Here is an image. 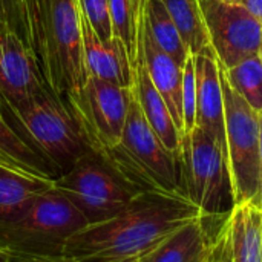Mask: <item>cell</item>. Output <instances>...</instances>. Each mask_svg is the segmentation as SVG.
I'll return each instance as SVG.
<instances>
[{
    "mask_svg": "<svg viewBox=\"0 0 262 262\" xmlns=\"http://www.w3.org/2000/svg\"><path fill=\"white\" fill-rule=\"evenodd\" d=\"M201 216L200 207L184 193L141 192L117 215L72 235L58 258L68 262L135 261Z\"/></svg>",
    "mask_w": 262,
    "mask_h": 262,
    "instance_id": "obj_1",
    "label": "cell"
},
{
    "mask_svg": "<svg viewBox=\"0 0 262 262\" xmlns=\"http://www.w3.org/2000/svg\"><path fill=\"white\" fill-rule=\"evenodd\" d=\"M29 41L46 86L61 100L88 80L78 0H26Z\"/></svg>",
    "mask_w": 262,
    "mask_h": 262,
    "instance_id": "obj_2",
    "label": "cell"
},
{
    "mask_svg": "<svg viewBox=\"0 0 262 262\" xmlns=\"http://www.w3.org/2000/svg\"><path fill=\"white\" fill-rule=\"evenodd\" d=\"M2 117L8 123L14 121L11 126L17 134L58 172V177L94 150L71 109L49 88L17 106L2 107Z\"/></svg>",
    "mask_w": 262,
    "mask_h": 262,
    "instance_id": "obj_3",
    "label": "cell"
},
{
    "mask_svg": "<svg viewBox=\"0 0 262 262\" xmlns=\"http://www.w3.org/2000/svg\"><path fill=\"white\" fill-rule=\"evenodd\" d=\"M84 226V216L52 186L25 209L0 221V244L23 256L58 258L68 239Z\"/></svg>",
    "mask_w": 262,
    "mask_h": 262,
    "instance_id": "obj_4",
    "label": "cell"
},
{
    "mask_svg": "<svg viewBox=\"0 0 262 262\" xmlns=\"http://www.w3.org/2000/svg\"><path fill=\"white\" fill-rule=\"evenodd\" d=\"M106 158L141 192L186 195L181 157L164 147L143 115L134 92L121 140Z\"/></svg>",
    "mask_w": 262,
    "mask_h": 262,
    "instance_id": "obj_5",
    "label": "cell"
},
{
    "mask_svg": "<svg viewBox=\"0 0 262 262\" xmlns=\"http://www.w3.org/2000/svg\"><path fill=\"white\" fill-rule=\"evenodd\" d=\"M54 187L74 204L88 224L117 215L141 193L106 157L95 150L55 178Z\"/></svg>",
    "mask_w": 262,
    "mask_h": 262,
    "instance_id": "obj_6",
    "label": "cell"
},
{
    "mask_svg": "<svg viewBox=\"0 0 262 262\" xmlns=\"http://www.w3.org/2000/svg\"><path fill=\"white\" fill-rule=\"evenodd\" d=\"M186 195L206 218H227L235 207L229 161L220 144L195 126L181 144Z\"/></svg>",
    "mask_w": 262,
    "mask_h": 262,
    "instance_id": "obj_7",
    "label": "cell"
},
{
    "mask_svg": "<svg viewBox=\"0 0 262 262\" xmlns=\"http://www.w3.org/2000/svg\"><path fill=\"white\" fill-rule=\"evenodd\" d=\"M227 161L232 178L235 204H258L262 207L261 157H259V112L232 89L220 69Z\"/></svg>",
    "mask_w": 262,
    "mask_h": 262,
    "instance_id": "obj_8",
    "label": "cell"
},
{
    "mask_svg": "<svg viewBox=\"0 0 262 262\" xmlns=\"http://www.w3.org/2000/svg\"><path fill=\"white\" fill-rule=\"evenodd\" d=\"M132 88H120L94 77L63 100L84 130L92 149L106 157L121 140Z\"/></svg>",
    "mask_w": 262,
    "mask_h": 262,
    "instance_id": "obj_9",
    "label": "cell"
},
{
    "mask_svg": "<svg viewBox=\"0 0 262 262\" xmlns=\"http://www.w3.org/2000/svg\"><path fill=\"white\" fill-rule=\"evenodd\" d=\"M196 2L220 66L229 69L258 54L262 45V23L244 6L227 0Z\"/></svg>",
    "mask_w": 262,
    "mask_h": 262,
    "instance_id": "obj_10",
    "label": "cell"
},
{
    "mask_svg": "<svg viewBox=\"0 0 262 262\" xmlns=\"http://www.w3.org/2000/svg\"><path fill=\"white\" fill-rule=\"evenodd\" d=\"M45 88L31 48L0 23V114L2 107L17 106Z\"/></svg>",
    "mask_w": 262,
    "mask_h": 262,
    "instance_id": "obj_11",
    "label": "cell"
},
{
    "mask_svg": "<svg viewBox=\"0 0 262 262\" xmlns=\"http://www.w3.org/2000/svg\"><path fill=\"white\" fill-rule=\"evenodd\" d=\"M196 78V120L195 126L206 130L227 157L224 97L220 64L213 49L193 55Z\"/></svg>",
    "mask_w": 262,
    "mask_h": 262,
    "instance_id": "obj_12",
    "label": "cell"
},
{
    "mask_svg": "<svg viewBox=\"0 0 262 262\" xmlns=\"http://www.w3.org/2000/svg\"><path fill=\"white\" fill-rule=\"evenodd\" d=\"M80 21L88 77L130 89L134 86V72L124 43L115 35L107 41H103L92 29L81 11Z\"/></svg>",
    "mask_w": 262,
    "mask_h": 262,
    "instance_id": "obj_13",
    "label": "cell"
},
{
    "mask_svg": "<svg viewBox=\"0 0 262 262\" xmlns=\"http://www.w3.org/2000/svg\"><path fill=\"white\" fill-rule=\"evenodd\" d=\"M138 46L141 48L143 58L149 72V77L169 107V112L178 127L181 137H184L183 121V68L167 55L154 40L144 17L138 29Z\"/></svg>",
    "mask_w": 262,
    "mask_h": 262,
    "instance_id": "obj_14",
    "label": "cell"
},
{
    "mask_svg": "<svg viewBox=\"0 0 262 262\" xmlns=\"http://www.w3.org/2000/svg\"><path fill=\"white\" fill-rule=\"evenodd\" d=\"M132 72H134V86L132 92L143 111V115L146 117L149 126L154 129L157 137L161 140L164 147L172 152L177 157H181V144H183V137L175 126V121L169 112L167 104L164 103L163 97L154 86L144 58L141 48L138 46L137 58L132 64Z\"/></svg>",
    "mask_w": 262,
    "mask_h": 262,
    "instance_id": "obj_15",
    "label": "cell"
},
{
    "mask_svg": "<svg viewBox=\"0 0 262 262\" xmlns=\"http://www.w3.org/2000/svg\"><path fill=\"white\" fill-rule=\"evenodd\" d=\"M215 236L209 233L206 216H201L141 256L140 262H207Z\"/></svg>",
    "mask_w": 262,
    "mask_h": 262,
    "instance_id": "obj_16",
    "label": "cell"
},
{
    "mask_svg": "<svg viewBox=\"0 0 262 262\" xmlns=\"http://www.w3.org/2000/svg\"><path fill=\"white\" fill-rule=\"evenodd\" d=\"M0 167L38 180L54 181L58 172L34 150L0 115Z\"/></svg>",
    "mask_w": 262,
    "mask_h": 262,
    "instance_id": "obj_17",
    "label": "cell"
},
{
    "mask_svg": "<svg viewBox=\"0 0 262 262\" xmlns=\"http://www.w3.org/2000/svg\"><path fill=\"white\" fill-rule=\"evenodd\" d=\"M233 262H262V207L235 204L227 216Z\"/></svg>",
    "mask_w": 262,
    "mask_h": 262,
    "instance_id": "obj_18",
    "label": "cell"
},
{
    "mask_svg": "<svg viewBox=\"0 0 262 262\" xmlns=\"http://www.w3.org/2000/svg\"><path fill=\"white\" fill-rule=\"evenodd\" d=\"M52 186L54 181L25 177L0 167V221L25 209Z\"/></svg>",
    "mask_w": 262,
    "mask_h": 262,
    "instance_id": "obj_19",
    "label": "cell"
},
{
    "mask_svg": "<svg viewBox=\"0 0 262 262\" xmlns=\"http://www.w3.org/2000/svg\"><path fill=\"white\" fill-rule=\"evenodd\" d=\"M144 21L157 45L170 55L178 66L184 68L190 51L161 0H147L144 8Z\"/></svg>",
    "mask_w": 262,
    "mask_h": 262,
    "instance_id": "obj_20",
    "label": "cell"
},
{
    "mask_svg": "<svg viewBox=\"0 0 262 262\" xmlns=\"http://www.w3.org/2000/svg\"><path fill=\"white\" fill-rule=\"evenodd\" d=\"M192 55L212 49L196 0H161Z\"/></svg>",
    "mask_w": 262,
    "mask_h": 262,
    "instance_id": "obj_21",
    "label": "cell"
},
{
    "mask_svg": "<svg viewBox=\"0 0 262 262\" xmlns=\"http://www.w3.org/2000/svg\"><path fill=\"white\" fill-rule=\"evenodd\" d=\"M223 75L256 112H262V63L259 55H250L233 68L220 66Z\"/></svg>",
    "mask_w": 262,
    "mask_h": 262,
    "instance_id": "obj_22",
    "label": "cell"
},
{
    "mask_svg": "<svg viewBox=\"0 0 262 262\" xmlns=\"http://www.w3.org/2000/svg\"><path fill=\"white\" fill-rule=\"evenodd\" d=\"M109 14L112 21V32L118 37L129 54L130 63L134 64L138 52V25L135 21L132 2L130 0H107Z\"/></svg>",
    "mask_w": 262,
    "mask_h": 262,
    "instance_id": "obj_23",
    "label": "cell"
},
{
    "mask_svg": "<svg viewBox=\"0 0 262 262\" xmlns=\"http://www.w3.org/2000/svg\"><path fill=\"white\" fill-rule=\"evenodd\" d=\"M196 120V78H195V61L190 54L183 68V121L184 137L195 127ZM183 137V138H184Z\"/></svg>",
    "mask_w": 262,
    "mask_h": 262,
    "instance_id": "obj_24",
    "label": "cell"
},
{
    "mask_svg": "<svg viewBox=\"0 0 262 262\" xmlns=\"http://www.w3.org/2000/svg\"><path fill=\"white\" fill-rule=\"evenodd\" d=\"M0 23L8 26L31 48L26 0H0Z\"/></svg>",
    "mask_w": 262,
    "mask_h": 262,
    "instance_id": "obj_25",
    "label": "cell"
},
{
    "mask_svg": "<svg viewBox=\"0 0 262 262\" xmlns=\"http://www.w3.org/2000/svg\"><path fill=\"white\" fill-rule=\"evenodd\" d=\"M78 6L92 29L103 41H107L114 37L107 0H78Z\"/></svg>",
    "mask_w": 262,
    "mask_h": 262,
    "instance_id": "obj_26",
    "label": "cell"
},
{
    "mask_svg": "<svg viewBox=\"0 0 262 262\" xmlns=\"http://www.w3.org/2000/svg\"><path fill=\"white\" fill-rule=\"evenodd\" d=\"M209 262H233L232 255V243H230V230L227 218L223 221L212 246Z\"/></svg>",
    "mask_w": 262,
    "mask_h": 262,
    "instance_id": "obj_27",
    "label": "cell"
},
{
    "mask_svg": "<svg viewBox=\"0 0 262 262\" xmlns=\"http://www.w3.org/2000/svg\"><path fill=\"white\" fill-rule=\"evenodd\" d=\"M235 3L244 6L258 21L262 23V0H236Z\"/></svg>",
    "mask_w": 262,
    "mask_h": 262,
    "instance_id": "obj_28",
    "label": "cell"
},
{
    "mask_svg": "<svg viewBox=\"0 0 262 262\" xmlns=\"http://www.w3.org/2000/svg\"><path fill=\"white\" fill-rule=\"evenodd\" d=\"M132 2V9H134V15H135V21L140 28V23L144 17V8L147 0H130Z\"/></svg>",
    "mask_w": 262,
    "mask_h": 262,
    "instance_id": "obj_29",
    "label": "cell"
},
{
    "mask_svg": "<svg viewBox=\"0 0 262 262\" xmlns=\"http://www.w3.org/2000/svg\"><path fill=\"white\" fill-rule=\"evenodd\" d=\"M20 256H23V255H17L0 244V262H17Z\"/></svg>",
    "mask_w": 262,
    "mask_h": 262,
    "instance_id": "obj_30",
    "label": "cell"
},
{
    "mask_svg": "<svg viewBox=\"0 0 262 262\" xmlns=\"http://www.w3.org/2000/svg\"><path fill=\"white\" fill-rule=\"evenodd\" d=\"M17 262H68L61 258H40V256H20Z\"/></svg>",
    "mask_w": 262,
    "mask_h": 262,
    "instance_id": "obj_31",
    "label": "cell"
},
{
    "mask_svg": "<svg viewBox=\"0 0 262 262\" xmlns=\"http://www.w3.org/2000/svg\"><path fill=\"white\" fill-rule=\"evenodd\" d=\"M259 157H261V187H262V112H259Z\"/></svg>",
    "mask_w": 262,
    "mask_h": 262,
    "instance_id": "obj_32",
    "label": "cell"
},
{
    "mask_svg": "<svg viewBox=\"0 0 262 262\" xmlns=\"http://www.w3.org/2000/svg\"><path fill=\"white\" fill-rule=\"evenodd\" d=\"M258 55H259V60H261V63H262V45H261V48H259V51H258Z\"/></svg>",
    "mask_w": 262,
    "mask_h": 262,
    "instance_id": "obj_33",
    "label": "cell"
},
{
    "mask_svg": "<svg viewBox=\"0 0 262 262\" xmlns=\"http://www.w3.org/2000/svg\"><path fill=\"white\" fill-rule=\"evenodd\" d=\"M227 2H232V3H235V2H236V0H227Z\"/></svg>",
    "mask_w": 262,
    "mask_h": 262,
    "instance_id": "obj_34",
    "label": "cell"
},
{
    "mask_svg": "<svg viewBox=\"0 0 262 262\" xmlns=\"http://www.w3.org/2000/svg\"><path fill=\"white\" fill-rule=\"evenodd\" d=\"M129 262H140V259H135V261H129Z\"/></svg>",
    "mask_w": 262,
    "mask_h": 262,
    "instance_id": "obj_35",
    "label": "cell"
},
{
    "mask_svg": "<svg viewBox=\"0 0 262 262\" xmlns=\"http://www.w3.org/2000/svg\"><path fill=\"white\" fill-rule=\"evenodd\" d=\"M209 258H210V256H209ZM207 262H209V261H207Z\"/></svg>",
    "mask_w": 262,
    "mask_h": 262,
    "instance_id": "obj_36",
    "label": "cell"
},
{
    "mask_svg": "<svg viewBox=\"0 0 262 262\" xmlns=\"http://www.w3.org/2000/svg\"><path fill=\"white\" fill-rule=\"evenodd\" d=\"M207 261H209V259H207Z\"/></svg>",
    "mask_w": 262,
    "mask_h": 262,
    "instance_id": "obj_37",
    "label": "cell"
},
{
    "mask_svg": "<svg viewBox=\"0 0 262 262\" xmlns=\"http://www.w3.org/2000/svg\"><path fill=\"white\" fill-rule=\"evenodd\" d=\"M0 115H2V114H0Z\"/></svg>",
    "mask_w": 262,
    "mask_h": 262,
    "instance_id": "obj_38",
    "label": "cell"
}]
</instances>
